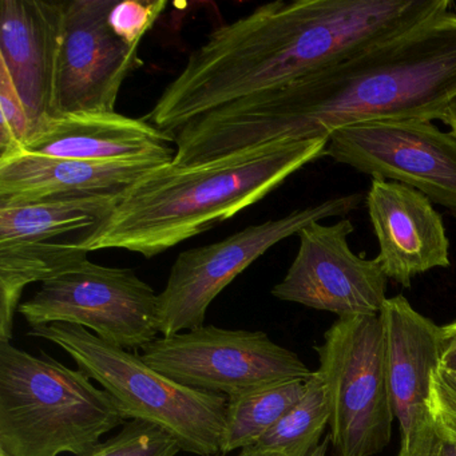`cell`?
<instances>
[{
  "label": "cell",
  "instance_id": "5",
  "mask_svg": "<svg viewBox=\"0 0 456 456\" xmlns=\"http://www.w3.org/2000/svg\"><path fill=\"white\" fill-rule=\"evenodd\" d=\"M30 338L60 346L79 370L110 395L125 420H143L169 432L181 450L221 455L228 397L188 388L78 325L53 322L31 328Z\"/></svg>",
  "mask_w": 456,
  "mask_h": 456
},
{
  "label": "cell",
  "instance_id": "1",
  "mask_svg": "<svg viewBox=\"0 0 456 456\" xmlns=\"http://www.w3.org/2000/svg\"><path fill=\"white\" fill-rule=\"evenodd\" d=\"M456 97V12L370 45L287 86L241 98L181 127L177 167L388 119H439Z\"/></svg>",
  "mask_w": 456,
  "mask_h": 456
},
{
  "label": "cell",
  "instance_id": "2",
  "mask_svg": "<svg viewBox=\"0 0 456 456\" xmlns=\"http://www.w3.org/2000/svg\"><path fill=\"white\" fill-rule=\"evenodd\" d=\"M450 0L272 2L221 26L189 55L149 114L173 135L241 98L287 86L450 12Z\"/></svg>",
  "mask_w": 456,
  "mask_h": 456
},
{
  "label": "cell",
  "instance_id": "7",
  "mask_svg": "<svg viewBox=\"0 0 456 456\" xmlns=\"http://www.w3.org/2000/svg\"><path fill=\"white\" fill-rule=\"evenodd\" d=\"M141 351L143 362L170 380L228 399L271 384L308 380L314 373L261 330L202 325L157 338Z\"/></svg>",
  "mask_w": 456,
  "mask_h": 456
},
{
  "label": "cell",
  "instance_id": "9",
  "mask_svg": "<svg viewBox=\"0 0 456 456\" xmlns=\"http://www.w3.org/2000/svg\"><path fill=\"white\" fill-rule=\"evenodd\" d=\"M362 201L359 193L335 197L277 220L248 226L223 241L180 253L159 295V335L202 327L213 300L264 253L309 224L349 215Z\"/></svg>",
  "mask_w": 456,
  "mask_h": 456
},
{
  "label": "cell",
  "instance_id": "15",
  "mask_svg": "<svg viewBox=\"0 0 456 456\" xmlns=\"http://www.w3.org/2000/svg\"><path fill=\"white\" fill-rule=\"evenodd\" d=\"M367 209L379 242L376 260L388 280L410 288L419 274L451 265L442 216L420 191L372 180Z\"/></svg>",
  "mask_w": 456,
  "mask_h": 456
},
{
  "label": "cell",
  "instance_id": "17",
  "mask_svg": "<svg viewBox=\"0 0 456 456\" xmlns=\"http://www.w3.org/2000/svg\"><path fill=\"white\" fill-rule=\"evenodd\" d=\"M159 165L57 159L20 149L0 157V208L47 197L122 194L138 178Z\"/></svg>",
  "mask_w": 456,
  "mask_h": 456
},
{
  "label": "cell",
  "instance_id": "6",
  "mask_svg": "<svg viewBox=\"0 0 456 456\" xmlns=\"http://www.w3.org/2000/svg\"><path fill=\"white\" fill-rule=\"evenodd\" d=\"M338 456H375L391 442L395 413L379 314L340 317L316 348Z\"/></svg>",
  "mask_w": 456,
  "mask_h": 456
},
{
  "label": "cell",
  "instance_id": "12",
  "mask_svg": "<svg viewBox=\"0 0 456 456\" xmlns=\"http://www.w3.org/2000/svg\"><path fill=\"white\" fill-rule=\"evenodd\" d=\"M117 0L66 2L58 69L57 117L113 113L122 85L142 66L140 46L122 41L109 17Z\"/></svg>",
  "mask_w": 456,
  "mask_h": 456
},
{
  "label": "cell",
  "instance_id": "27",
  "mask_svg": "<svg viewBox=\"0 0 456 456\" xmlns=\"http://www.w3.org/2000/svg\"><path fill=\"white\" fill-rule=\"evenodd\" d=\"M426 456H456V442L436 434Z\"/></svg>",
  "mask_w": 456,
  "mask_h": 456
},
{
  "label": "cell",
  "instance_id": "3",
  "mask_svg": "<svg viewBox=\"0 0 456 456\" xmlns=\"http://www.w3.org/2000/svg\"><path fill=\"white\" fill-rule=\"evenodd\" d=\"M327 143L272 142L183 167L159 165L127 188L110 217L79 244L87 253L125 249L156 257L257 204L322 159Z\"/></svg>",
  "mask_w": 456,
  "mask_h": 456
},
{
  "label": "cell",
  "instance_id": "29",
  "mask_svg": "<svg viewBox=\"0 0 456 456\" xmlns=\"http://www.w3.org/2000/svg\"><path fill=\"white\" fill-rule=\"evenodd\" d=\"M237 456H280L279 453L272 452V451L264 450V448L252 445V447L244 448L240 451Z\"/></svg>",
  "mask_w": 456,
  "mask_h": 456
},
{
  "label": "cell",
  "instance_id": "19",
  "mask_svg": "<svg viewBox=\"0 0 456 456\" xmlns=\"http://www.w3.org/2000/svg\"><path fill=\"white\" fill-rule=\"evenodd\" d=\"M77 241L52 244H0V340L12 341L14 314L23 290L87 260Z\"/></svg>",
  "mask_w": 456,
  "mask_h": 456
},
{
  "label": "cell",
  "instance_id": "28",
  "mask_svg": "<svg viewBox=\"0 0 456 456\" xmlns=\"http://www.w3.org/2000/svg\"><path fill=\"white\" fill-rule=\"evenodd\" d=\"M439 121L450 127V133L456 137V97L448 103L445 110L440 116Z\"/></svg>",
  "mask_w": 456,
  "mask_h": 456
},
{
  "label": "cell",
  "instance_id": "30",
  "mask_svg": "<svg viewBox=\"0 0 456 456\" xmlns=\"http://www.w3.org/2000/svg\"><path fill=\"white\" fill-rule=\"evenodd\" d=\"M330 437H328L327 440L320 443L319 447H317L314 452H311V455L309 456H327L328 444H330Z\"/></svg>",
  "mask_w": 456,
  "mask_h": 456
},
{
  "label": "cell",
  "instance_id": "23",
  "mask_svg": "<svg viewBox=\"0 0 456 456\" xmlns=\"http://www.w3.org/2000/svg\"><path fill=\"white\" fill-rule=\"evenodd\" d=\"M30 137L28 111L9 71L0 65V157L9 156L25 148Z\"/></svg>",
  "mask_w": 456,
  "mask_h": 456
},
{
  "label": "cell",
  "instance_id": "18",
  "mask_svg": "<svg viewBox=\"0 0 456 456\" xmlns=\"http://www.w3.org/2000/svg\"><path fill=\"white\" fill-rule=\"evenodd\" d=\"M122 194L47 197L0 208V244H52L76 232H93L119 204Z\"/></svg>",
  "mask_w": 456,
  "mask_h": 456
},
{
  "label": "cell",
  "instance_id": "24",
  "mask_svg": "<svg viewBox=\"0 0 456 456\" xmlns=\"http://www.w3.org/2000/svg\"><path fill=\"white\" fill-rule=\"evenodd\" d=\"M167 7L165 0L137 2L125 0L117 2L111 10L109 22L114 33L129 45L141 46L143 37L156 25L159 18Z\"/></svg>",
  "mask_w": 456,
  "mask_h": 456
},
{
  "label": "cell",
  "instance_id": "26",
  "mask_svg": "<svg viewBox=\"0 0 456 456\" xmlns=\"http://www.w3.org/2000/svg\"><path fill=\"white\" fill-rule=\"evenodd\" d=\"M440 367L456 372V320L442 327Z\"/></svg>",
  "mask_w": 456,
  "mask_h": 456
},
{
  "label": "cell",
  "instance_id": "4",
  "mask_svg": "<svg viewBox=\"0 0 456 456\" xmlns=\"http://www.w3.org/2000/svg\"><path fill=\"white\" fill-rule=\"evenodd\" d=\"M125 423L110 395L84 370L0 341V452L85 456Z\"/></svg>",
  "mask_w": 456,
  "mask_h": 456
},
{
  "label": "cell",
  "instance_id": "20",
  "mask_svg": "<svg viewBox=\"0 0 456 456\" xmlns=\"http://www.w3.org/2000/svg\"><path fill=\"white\" fill-rule=\"evenodd\" d=\"M306 380L282 381L229 397L221 455L252 447L301 399Z\"/></svg>",
  "mask_w": 456,
  "mask_h": 456
},
{
  "label": "cell",
  "instance_id": "10",
  "mask_svg": "<svg viewBox=\"0 0 456 456\" xmlns=\"http://www.w3.org/2000/svg\"><path fill=\"white\" fill-rule=\"evenodd\" d=\"M324 157L372 180L402 183L456 217V137L426 119L365 122L336 130Z\"/></svg>",
  "mask_w": 456,
  "mask_h": 456
},
{
  "label": "cell",
  "instance_id": "32",
  "mask_svg": "<svg viewBox=\"0 0 456 456\" xmlns=\"http://www.w3.org/2000/svg\"><path fill=\"white\" fill-rule=\"evenodd\" d=\"M216 456H220V455H216Z\"/></svg>",
  "mask_w": 456,
  "mask_h": 456
},
{
  "label": "cell",
  "instance_id": "14",
  "mask_svg": "<svg viewBox=\"0 0 456 456\" xmlns=\"http://www.w3.org/2000/svg\"><path fill=\"white\" fill-rule=\"evenodd\" d=\"M65 9L66 2H0V65L9 71L28 111L30 140L57 118Z\"/></svg>",
  "mask_w": 456,
  "mask_h": 456
},
{
  "label": "cell",
  "instance_id": "11",
  "mask_svg": "<svg viewBox=\"0 0 456 456\" xmlns=\"http://www.w3.org/2000/svg\"><path fill=\"white\" fill-rule=\"evenodd\" d=\"M354 232L348 218L330 225L316 221L301 229L297 255L272 295L338 319L380 314L388 298V277L376 258L352 252L348 237Z\"/></svg>",
  "mask_w": 456,
  "mask_h": 456
},
{
  "label": "cell",
  "instance_id": "25",
  "mask_svg": "<svg viewBox=\"0 0 456 456\" xmlns=\"http://www.w3.org/2000/svg\"><path fill=\"white\" fill-rule=\"evenodd\" d=\"M428 408L435 432L456 442V372L442 367L435 370Z\"/></svg>",
  "mask_w": 456,
  "mask_h": 456
},
{
  "label": "cell",
  "instance_id": "22",
  "mask_svg": "<svg viewBox=\"0 0 456 456\" xmlns=\"http://www.w3.org/2000/svg\"><path fill=\"white\" fill-rule=\"evenodd\" d=\"M177 440L161 427L143 420H127L118 434L101 442L85 456H177Z\"/></svg>",
  "mask_w": 456,
  "mask_h": 456
},
{
  "label": "cell",
  "instance_id": "13",
  "mask_svg": "<svg viewBox=\"0 0 456 456\" xmlns=\"http://www.w3.org/2000/svg\"><path fill=\"white\" fill-rule=\"evenodd\" d=\"M379 316L389 395L399 421L397 456H426L436 435L428 403L442 357V327L419 314L404 296L387 298Z\"/></svg>",
  "mask_w": 456,
  "mask_h": 456
},
{
  "label": "cell",
  "instance_id": "8",
  "mask_svg": "<svg viewBox=\"0 0 456 456\" xmlns=\"http://www.w3.org/2000/svg\"><path fill=\"white\" fill-rule=\"evenodd\" d=\"M18 312L31 328L78 325L127 351L142 349L159 335L156 290L133 269L98 265L89 258L42 282Z\"/></svg>",
  "mask_w": 456,
  "mask_h": 456
},
{
  "label": "cell",
  "instance_id": "31",
  "mask_svg": "<svg viewBox=\"0 0 456 456\" xmlns=\"http://www.w3.org/2000/svg\"><path fill=\"white\" fill-rule=\"evenodd\" d=\"M0 456H7L6 453L0 452Z\"/></svg>",
  "mask_w": 456,
  "mask_h": 456
},
{
  "label": "cell",
  "instance_id": "16",
  "mask_svg": "<svg viewBox=\"0 0 456 456\" xmlns=\"http://www.w3.org/2000/svg\"><path fill=\"white\" fill-rule=\"evenodd\" d=\"M175 142L146 119L113 113L66 114L53 119L25 145L28 153L95 162H156L175 159Z\"/></svg>",
  "mask_w": 456,
  "mask_h": 456
},
{
  "label": "cell",
  "instance_id": "21",
  "mask_svg": "<svg viewBox=\"0 0 456 456\" xmlns=\"http://www.w3.org/2000/svg\"><path fill=\"white\" fill-rule=\"evenodd\" d=\"M330 408L319 370L306 380L301 399L257 442V447L280 456H309L330 426Z\"/></svg>",
  "mask_w": 456,
  "mask_h": 456
}]
</instances>
